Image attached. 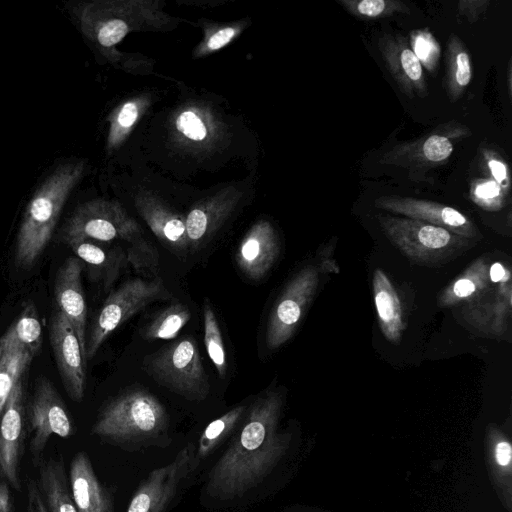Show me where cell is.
I'll return each mask as SVG.
<instances>
[{
	"label": "cell",
	"mask_w": 512,
	"mask_h": 512,
	"mask_svg": "<svg viewBox=\"0 0 512 512\" xmlns=\"http://www.w3.org/2000/svg\"><path fill=\"white\" fill-rule=\"evenodd\" d=\"M283 397L278 391L260 395L243 426L211 469L208 493L222 500L242 496L260 484L285 456L291 441L279 430Z\"/></svg>",
	"instance_id": "obj_1"
},
{
	"label": "cell",
	"mask_w": 512,
	"mask_h": 512,
	"mask_svg": "<svg viewBox=\"0 0 512 512\" xmlns=\"http://www.w3.org/2000/svg\"><path fill=\"white\" fill-rule=\"evenodd\" d=\"M80 163L57 167L35 191L24 212L14 252L18 268L28 269L48 245L61 211L81 173Z\"/></svg>",
	"instance_id": "obj_2"
},
{
	"label": "cell",
	"mask_w": 512,
	"mask_h": 512,
	"mask_svg": "<svg viewBox=\"0 0 512 512\" xmlns=\"http://www.w3.org/2000/svg\"><path fill=\"white\" fill-rule=\"evenodd\" d=\"M167 419L157 397L144 389H130L104 406L91 433L111 442L141 439L162 431Z\"/></svg>",
	"instance_id": "obj_3"
},
{
	"label": "cell",
	"mask_w": 512,
	"mask_h": 512,
	"mask_svg": "<svg viewBox=\"0 0 512 512\" xmlns=\"http://www.w3.org/2000/svg\"><path fill=\"white\" fill-rule=\"evenodd\" d=\"M377 220L391 243L422 265L450 261L475 244L472 239L417 219L379 214Z\"/></svg>",
	"instance_id": "obj_4"
},
{
	"label": "cell",
	"mask_w": 512,
	"mask_h": 512,
	"mask_svg": "<svg viewBox=\"0 0 512 512\" xmlns=\"http://www.w3.org/2000/svg\"><path fill=\"white\" fill-rule=\"evenodd\" d=\"M144 368L160 385L188 400L201 401L209 394L208 376L192 337H182L147 355Z\"/></svg>",
	"instance_id": "obj_5"
},
{
	"label": "cell",
	"mask_w": 512,
	"mask_h": 512,
	"mask_svg": "<svg viewBox=\"0 0 512 512\" xmlns=\"http://www.w3.org/2000/svg\"><path fill=\"white\" fill-rule=\"evenodd\" d=\"M171 296L158 277L123 282L108 295L94 320L86 341V360L92 359L109 335L129 318L149 304Z\"/></svg>",
	"instance_id": "obj_6"
},
{
	"label": "cell",
	"mask_w": 512,
	"mask_h": 512,
	"mask_svg": "<svg viewBox=\"0 0 512 512\" xmlns=\"http://www.w3.org/2000/svg\"><path fill=\"white\" fill-rule=\"evenodd\" d=\"M28 416L29 450L38 465L52 435L67 438L73 433L66 405L49 379L41 377L36 381Z\"/></svg>",
	"instance_id": "obj_7"
},
{
	"label": "cell",
	"mask_w": 512,
	"mask_h": 512,
	"mask_svg": "<svg viewBox=\"0 0 512 512\" xmlns=\"http://www.w3.org/2000/svg\"><path fill=\"white\" fill-rule=\"evenodd\" d=\"M318 273L309 266L297 273L275 303L266 329V344L271 350L279 348L294 333L311 302L317 285Z\"/></svg>",
	"instance_id": "obj_8"
},
{
	"label": "cell",
	"mask_w": 512,
	"mask_h": 512,
	"mask_svg": "<svg viewBox=\"0 0 512 512\" xmlns=\"http://www.w3.org/2000/svg\"><path fill=\"white\" fill-rule=\"evenodd\" d=\"M135 232L134 223L115 207L88 203L79 207L67 221L62 237L66 243L77 240L108 242L118 238L131 240Z\"/></svg>",
	"instance_id": "obj_9"
},
{
	"label": "cell",
	"mask_w": 512,
	"mask_h": 512,
	"mask_svg": "<svg viewBox=\"0 0 512 512\" xmlns=\"http://www.w3.org/2000/svg\"><path fill=\"white\" fill-rule=\"evenodd\" d=\"M25 438V406L22 379L13 387L0 416V480L21 490L20 460Z\"/></svg>",
	"instance_id": "obj_10"
},
{
	"label": "cell",
	"mask_w": 512,
	"mask_h": 512,
	"mask_svg": "<svg viewBox=\"0 0 512 512\" xmlns=\"http://www.w3.org/2000/svg\"><path fill=\"white\" fill-rule=\"evenodd\" d=\"M50 343L68 396L75 402H81L85 391L86 362L73 326L58 310L51 318Z\"/></svg>",
	"instance_id": "obj_11"
},
{
	"label": "cell",
	"mask_w": 512,
	"mask_h": 512,
	"mask_svg": "<svg viewBox=\"0 0 512 512\" xmlns=\"http://www.w3.org/2000/svg\"><path fill=\"white\" fill-rule=\"evenodd\" d=\"M191 464V448L185 447L172 462L152 470L134 493L126 512H164Z\"/></svg>",
	"instance_id": "obj_12"
},
{
	"label": "cell",
	"mask_w": 512,
	"mask_h": 512,
	"mask_svg": "<svg viewBox=\"0 0 512 512\" xmlns=\"http://www.w3.org/2000/svg\"><path fill=\"white\" fill-rule=\"evenodd\" d=\"M375 206L403 217L445 228L468 239L482 237L475 224L466 215L441 203L412 197L381 196L375 200Z\"/></svg>",
	"instance_id": "obj_13"
},
{
	"label": "cell",
	"mask_w": 512,
	"mask_h": 512,
	"mask_svg": "<svg viewBox=\"0 0 512 512\" xmlns=\"http://www.w3.org/2000/svg\"><path fill=\"white\" fill-rule=\"evenodd\" d=\"M83 263L77 257H68L58 269L54 282V296L57 310L73 326L86 360V319L87 306L82 287Z\"/></svg>",
	"instance_id": "obj_14"
},
{
	"label": "cell",
	"mask_w": 512,
	"mask_h": 512,
	"mask_svg": "<svg viewBox=\"0 0 512 512\" xmlns=\"http://www.w3.org/2000/svg\"><path fill=\"white\" fill-rule=\"evenodd\" d=\"M382 58L399 89L409 98L425 97L427 85L422 64L402 35H384L378 42Z\"/></svg>",
	"instance_id": "obj_15"
},
{
	"label": "cell",
	"mask_w": 512,
	"mask_h": 512,
	"mask_svg": "<svg viewBox=\"0 0 512 512\" xmlns=\"http://www.w3.org/2000/svg\"><path fill=\"white\" fill-rule=\"evenodd\" d=\"M454 127L445 124L429 135L414 142L396 146L381 161L385 164L407 166L411 164L421 166L438 165L445 162L453 152V141L457 136L464 134V128L460 126L454 132Z\"/></svg>",
	"instance_id": "obj_16"
},
{
	"label": "cell",
	"mask_w": 512,
	"mask_h": 512,
	"mask_svg": "<svg viewBox=\"0 0 512 512\" xmlns=\"http://www.w3.org/2000/svg\"><path fill=\"white\" fill-rule=\"evenodd\" d=\"M69 481L77 512H113L110 494L99 481L84 451L74 455L70 463Z\"/></svg>",
	"instance_id": "obj_17"
},
{
	"label": "cell",
	"mask_w": 512,
	"mask_h": 512,
	"mask_svg": "<svg viewBox=\"0 0 512 512\" xmlns=\"http://www.w3.org/2000/svg\"><path fill=\"white\" fill-rule=\"evenodd\" d=\"M485 459L493 488L503 507L512 512V445L497 425L487 426L484 438Z\"/></svg>",
	"instance_id": "obj_18"
},
{
	"label": "cell",
	"mask_w": 512,
	"mask_h": 512,
	"mask_svg": "<svg viewBox=\"0 0 512 512\" xmlns=\"http://www.w3.org/2000/svg\"><path fill=\"white\" fill-rule=\"evenodd\" d=\"M279 251L275 232L267 223H262L243 238L235 259L244 275L252 280H260L272 268Z\"/></svg>",
	"instance_id": "obj_19"
},
{
	"label": "cell",
	"mask_w": 512,
	"mask_h": 512,
	"mask_svg": "<svg viewBox=\"0 0 512 512\" xmlns=\"http://www.w3.org/2000/svg\"><path fill=\"white\" fill-rule=\"evenodd\" d=\"M38 471V488L48 512H77L69 492L61 460L42 459Z\"/></svg>",
	"instance_id": "obj_20"
},
{
	"label": "cell",
	"mask_w": 512,
	"mask_h": 512,
	"mask_svg": "<svg viewBox=\"0 0 512 512\" xmlns=\"http://www.w3.org/2000/svg\"><path fill=\"white\" fill-rule=\"evenodd\" d=\"M373 294L382 333L389 341L399 342L404 328L401 305L393 285L381 270L374 272Z\"/></svg>",
	"instance_id": "obj_21"
},
{
	"label": "cell",
	"mask_w": 512,
	"mask_h": 512,
	"mask_svg": "<svg viewBox=\"0 0 512 512\" xmlns=\"http://www.w3.org/2000/svg\"><path fill=\"white\" fill-rule=\"evenodd\" d=\"M42 332L37 309L32 301H28L15 321L0 337V354L22 349L35 355L42 343Z\"/></svg>",
	"instance_id": "obj_22"
},
{
	"label": "cell",
	"mask_w": 512,
	"mask_h": 512,
	"mask_svg": "<svg viewBox=\"0 0 512 512\" xmlns=\"http://www.w3.org/2000/svg\"><path fill=\"white\" fill-rule=\"evenodd\" d=\"M67 244L77 258L98 270L106 286H110L117 279L127 263L126 253L120 248L105 249L90 240L70 241Z\"/></svg>",
	"instance_id": "obj_23"
},
{
	"label": "cell",
	"mask_w": 512,
	"mask_h": 512,
	"mask_svg": "<svg viewBox=\"0 0 512 512\" xmlns=\"http://www.w3.org/2000/svg\"><path fill=\"white\" fill-rule=\"evenodd\" d=\"M472 79L470 55L462 40L451 34L446 51V91L451 102L457 101Z\"/></svg>",
	"instance_id": "obj_24"
},
{
	"label": "cell",
	"mask_w": 512,
	"mask_h": 512,
	"mask_svg": "<svg viewBox=\"0 0 512 512\" xmlns=\"http://www.w3.org/2000/svg\"><path fill=\"white\" fill-rule=\"evenodd\" d=\"M191 319L190 309L179 302L160 310L144 329L148 340L174 339Z\"/></svg>",
	"instance_id": "obj_25"
},
{
	"label": "cell",
	"mask_w": 512,
	"mask_h": 512,
	"mask_svg": "<svg viewBox=\"0 0 512 512\" xmlns=\"http://www.w3.org/2000/svg\"><path fill=\"white\" fill-rule=\"evenodd\" d=\"M487 283V268L482 261H477L442 292L439 303L442 306L454 305L479 292Z\"/></svg>",
	"instance_id": "obj_26"
},
{
	"label": "cell",
	"mask_w": 512,
	"mask_h": 512,
	"mask_svg": "<svg viewBox=\"0 0 512 512\" xmlns=\"http://www.w3.org/2000/svg\"><path fill=\"white\" fill-rule=\"evenodd\" d=\"M34 355L22 349L0 354V416L15 384L31 363Z\"/></svg>",
	"instance_id": "obj_27"
},
{
	"label": "cell",
	"mask_w": 512,
	"mask_h": 512,
	"mask_svg": "<svg viewBox=\"0 0 512 512\" xmlns=\"http://www.w3.org/2000/svg\"><path fill=\"white\" fill-rule=\"evenodd\" d=\"M245 411V406H236L210 422L199 438L198 456L206 457L211 453L234 429Z\"/></svg>",
	"instance_id": "obj_28"
},
{
	"label": "cell",
	"mask_w": 512,
	"mask_h": 512,
	"mask_svg": "<svg viewBox=\"0 0 512 512\" xmlns=\"http://www.w3.org/2000/svg\"><path fill=\"white\" fill-rule=\"evenodd\" d=\"M203 316L204 343L207 354L214 364L219 377L224 378L227 371L226 352L221 329L209 302H206L204 305Z\"/></svg>",
	"instance_id": "obj_29"
},
{
	"label": "cell",
	"mask_w": 512,
	"mask_h": 512,
	"mask_svg": "<svg viewBox=\"0 0 512 512\" xmlns=\"http://www.w3.org/2000/svg\"><path fill=\"white\" fill-rule=\"evenodd\" d=\"M350 14L361 19H377L408 12L398 0H337Z\"/></svg>",
	"instance_id": "obj_30"
},
{
	"label": "cell",
	"mask_w": 512,
	"mask_h": 512,
	"mask_svg": "<svg viewBox=\"0 0 512 512\" xmlns=\"http://www.w3.org/2000/svg\"><path fill=\"white\" fill-rule=\"evenodd\" d=\"M127 263L143 277H154L158 271L157 249L148 243L139 241L128 248L126 253Z\"/></svg>",
	"instance_id": "obj_31"
},
{
	"label": "cell",
	"mask_w": 512,
	"mask_h": 512,
	"mask_svg": "<svg viewBox=\"0 0 512 512\" xmlns=\"http://www.w3.org/2000/svg\"><path fill=\"white\" fill-rule=\"evenodd\" d=\"M411 48L421 64L433 71L438 63L440 48L428 30H417L411 33Z\"/></svg>",
	"instance_id": "obj_32"
},
{
	"label": "cell",
	"mask_w": 512,
	"mask_h": 512,
	"mask_svg": "<svg viewBox=\"0 0 512 512\" xmlns=\"http://www.w3.org/2000/svg\"><path fill=\"white\" fill-rule=\"evenodd\" d=\"M471 197L484 209L496 210L503 205L504 192L495 181L481 179L473 184Z\"/></svg>",
	"instance_id": "obj_33"
},
{
	"label": "cell",
	"mask_w": 512,
	"mask_h": 512,
	"mask_svg": "<svg viewBox=\"0 0 512 512\" xmlns=\"http://www.w3.org/2000/svg\"><path fill=\"white\" fill-rule=\"evenodd\" d=\"M128 31L127 24L120 19H112L103 23L97 30V40L104 47L118 43Z\"/></svg>",
	"instance_id": "obj_34"
},
{
	"label": "cell",
	"mask_w": 512,
	"mask_h": 512,
	"mask_svg": "<svg viewBox=\"0 0 512 512\" xmlns=\"http://www.w3.org/2000/svg\"><path fill=\"white\" fill-rule=\"evenodd\" d=\"M180 132L192 140L200 141L206 136V129L200 118L191 111L183 112L177 120Z\"/></svg>",
	"instance_id": "obj_35"
},
{
	"label": "cell",
	"mask_w": 512,
	"mask_h": 512,
	"mask_svg": "<svg viewBox=\"0 0 512 512\" xmlns=\"http://www.w3.org/2000/svg\"><path fill=\"white\" fill-rule=\"evenodd\" d=\"M484 158L490 174L493 177V181L501 187L503 192L507 191L510 187L507 164L496 154L488 151L484 152Z\"/></svg>",
	"instance_id": "obj_36"
},
{
	"label": "cell",
	"mask_w": 512,
	"mask_h": 512,
	"mask_svg": "<svg viewBox=\"0 0 512 512\" xmlns=\"http://www.w3.org/2000/svg\"><path fill=\"white\" fill-rule=\"evenodd\" d=\"M489 5L487 0H462L458 3V11L469 22L477 21Z\"/></svg>",
	"instance_id": "obj_37"
},
{
	"label": "cell",
	"mask_w": 512,
	"mask_h": 512,
	"mask_svg": "<svg viewBox=\"0 0 512 512\" xmlns=\"http://www.w3.org/2000/svg\"><path fill=\"white\" fill-rule=\"evenodd\" d=\"M27 510L28 512H48L34 479L27 481Z\"/></svg>",
	"instance_id": "obj_38"
},
{
	"label": "cell",
	"mask_w": 512,
	"mask_h": 512,
	"mask_svg": "<svg viewBox=\"0 0 512 512\" xmlns=\"http://www.w3.org/2000/svg\"><path fill=\"white\" fill-rule=\"evenodd\" d=\"M235 30L233 28H224L216 32L208 41V47L211 50H216L227 44L234 36Z\"/></svg>",
	"instance_id": "obj_39"
},
{
	"label": "cell",
	"mask_w": 512,
	"mask_h": 512,
	"mask_svg": "<svg viewBox=\"0 0 512 512\" xmlns=\"http://www.w3.org/2000/svg\"><path fill=\"white\" fill-rule=\"evenodd\" d=\"M138 116L137 107L134 103H126L117 118L118 123L122 127H130Z\"/></svg>",
	"instance_id": "obj_40"
},
{
	"label": "cell",
	"mask_w": 512,
	"mask_h": 512,
	"mask_svg": "<svg viewBox=\"0 0 512 512\" xmlns=\"http://www.w3.org/2000/svg\"><path fill=\"white\" fill-rule=\"evenodd\" d=\"M14 504L10 486L6 481L0 480V512H13Z\"/></svg>",
	"instance_id": "obj_41"
},
{
	"label": "cell",
	"mask_w": 512,
	"mask_h": 512,
	"mask_svg": "<svg viewBox=\"0 0 512 512\" xmlns=\"http://www.w3.org/2000/svg\"><path fill=\"white\" fill-rule=\"evenodd\" d=\"M489 278L494 283L509 279V272L500 263H494L489 270Z\"/></svg>",
	"instance_id": "obj_42"
}]
</instances>
